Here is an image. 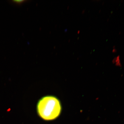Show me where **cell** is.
Returning a JSON list of instances; mask_svg holds the SVG:
<instances>
[{
  "mask_svg": "<svg viewBox=\"0 0 124 124\" xmlns=\"http://www.w3.org/2000/svg\"><path fill=\"white\" fill-rule=\"evenodd\" d=\"M37 112L43 120H51L56 119L60 115L62 106L60 101L52 96L43 97L39 101L37 105Z\"/></svg>",
  "mask_w": 124,
  "mask_h": 124,
  "instance_id": "1",
  "label": "cell"
},
{
  "mask_svg": "<svg viewBox=\"0 0 124 124\" xmlns=\"http://www.w3.org/2000/svg\"><path fill=\"white\" fill-rule=\"evenodd\" d=\"M14 3L17 4H20L23 3L24 1H25V0H13L12 1Z\"/></svg>",
  "mask_w": 124,
  "mask_h": 124,
  "instance_id": "2",
  "label": "cell"
}]
</instances>
